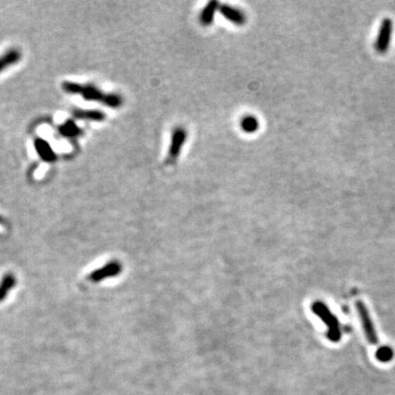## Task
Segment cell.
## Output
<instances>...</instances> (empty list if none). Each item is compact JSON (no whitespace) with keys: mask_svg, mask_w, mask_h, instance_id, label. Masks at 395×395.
Here are the masks:
<instances>
[{"mask_svg":"<svg viewBox=\"0 0 395 395\" xmlns=\"http://www.w3.org/2000/svg\"><path fill=\"white\" fill-rule=\"evenodd\" d=\"M186 139H187L186 130L182 129V127H176L173 132L172 142H170L169 151L166 160V164H168V165H173V164L177 162L181 148L186 143Z\"/></svg>","mask_w":395,"mask_h":395,"instance_id":"cell-4","label":"cell"},{"mask_svg":"<svg viewBox=\"0 0 395 395\" xmlns=\"http://www.w3.org/2000/svg\"><path fill=\"white\" fill-rule=\"evenodd\" d=\"M58 131L63 136L69 137V138L78 137L83 134V130L74 122V121H71V120L66 121L65 123L60 125L58 127Z\"/></svg>","mask_w":395,"mask_h":395,"instance_id":"cell-10","label":"cell"},{"mask_svg":"<svg viewBox=\"0 0 395 395\" xmlns=\"http://www.w3.org/2000/svg\"><path fill=\"white\" fill-rule=\"evenodd\" d=\"M218 7H220V4L217 2H210L202 10L201 15H200V22H201L203 26H210L214 20L215 12Z\"/></svg>","mask_w":395,"mask_h":395,"instance_id":"cell-9","label":"cell"},{"mask_svg":"<svg viewBox=\"0 0 395 395\" xmlns=\"http://www.w3.org/2000/svg\"><path fill=\"white\" fill-rule=\"evenodd\" d=\"M241 126L244 132L254 133L258 130L259 123H258V120L256 118L252 117V115H248V117H245L244 119L242 120Z\"/></svg>","mask_w":395,"mask_h":395,"instance_id":"cell-14","label":"cell"},{"mask_svg":"<svg viewBox=\"0 0 395 395\" xmlns=\"http://www.w3.org/2000/svg\"><path fill=\"white\" fill-rule=\"evenodd\" d=\"M392 31H393L392 20L388 19V18H385L381 23L379 34L376 36V40L374 42V50L376 52L380 54H384L388 50L392 39Z\"/></svg>","mask_w":395,"mask_h":395,"instance_id":"cell-5","label":"cell"},{"mask_svg":"<svg viewBox=\"0 0 395 395\" xmlns=\"http://www.w3.org/2000/svg\"><path fill=\"white\" fill-rule=\"evenodd\" d=\"M20 58H21V54L19 51L10 50L8 52H6L3 56H0V72H2L5 68L9 67V66L19 62Z\"/></svg>","mask_w":395,"mask_h":395,"instance_id":"cell-11","label":"cell"},{"mask_svg":"<svg viewBox=\"0 0 395 395\" xmlns=\"http://www.w3.org/2000/svg\"><path fill=\"white\" fill-rule=\"evenodd\" d=\"M356 308H357V312H358V316H359V320L362 324V330L364 332V335H366V338L369 342V344L378 345L379 337H378V335H376L373 322H372L371 318H370V314H369L367 306L364 305V303L362 301H357Z\"/></svg>","mask_w":395,"mask_h":395,"instance_id":"cell-3","label":"cell"},{"mask_svg":"<svg viewBox=\"0 0 395 395\" xmlns=\"http://www.w3.org/2000/svg\"><path fill=\"white\" fill-rule=\"evenodd\" d=\"M393 356H394V352L390 347H382L378 351H376V354H375L376 359L381 362L391 361Z\"/></svg>","mask_w":395,"mask_h":395,"instance_id":"cell-15","label":"cell"},{"mask_svg":"<svg viewBox=\"0 0 395 395\" xmlns=\"http://www.w3.org/2000/svg\"><path fill=\"white\" fill-rule=\"evenodd\" d=\"M74 115L77 119L91 120V121H103L106 119L105 114L97 110H75Z\"/></svg>","mask_w":395,"mask_h":395,"instance_id":"cell-13","label":"cell"},{"mask_svg":"<svg viewBox=\"0 0 395 395\" xmlns=\"http://www.w3.org/2000/svg\"><path fill=\"white\" fill-rule=\"evenodd\" d=\"M34 147L38 151L39 156L42 158V160L48 162V163H52V162H55L56 161V154L54 153V150L52 149L51 145L48 144L45 139L43 138H36L34 141Z\"/></svg>","mask_w":395,"mask_h":395,"instance_id":"cell-7","label":"cell"},{"mask_svg":"<svg viewBox=\"0 0 395 395\" xmlns=\"http://www.w3.org/2000/svg\"><path fill=\"white\" fill-rule=\"evenodd\" d=\"M311 309L327 326V338L332 343H338L342 339V330H340V323L336 315L333 314L328 306L322 301H315L311 306Z\"/></svg>","mask_w":395,"mask_h":395,"instance_id":"cell-2","label":"cell"},{"mask_svg":"<svg viewBox=\"0 0 395 395\" xmlns=\"http://www.w3.org/2000/svg\"><path fill=\"white\" fill-rule=\"evenodd\" d=\"M218 10L221 11V14L225 17L228 21L239 24V26H242V24H244L246 21V18L242 11L229 7V6L220 5Z\"/></svg>","mask_w":395,"mask_h":395,"instance_id":"cell-8","label":"cell"},{"mask_svg":"<svg viewBox=\"0 0 395 395\" xmlns=\"http://www.w3.org/2000/svg\"><path fill=\"white\" fill-rule=\"evenodd\" d=\"M16 285V278L11 273H7L4 278L2 282H0V302L6 299V296L10 292L11 289Z\"/></svg>","mask_w":395,"mask_h":395,"instance_id":"cell-12","label":"cell"},{"mask_svg":"<svg viewBox=\"0 0 395 395\" xmlns=\"http://www.w3.org/2000/svg\"><path fill=\"white\" fill-rule=\"evenodd\" d=\"M63 89L68 94L82 95L85 100L88 101H99L105 103L110 108H119L122 105V99L120 96L113 94H105L100 89L93 86V85H81L76 83L65 82L63 84Z\"/></svg>","mask_w":395,"mask_h":395,"instance_id":"cell-1","label":"cell"},{"mask_svg":"<svg viewBox=\"0 0 395 395\" xmlns=\"http://www.w3.org/2000/svg\"><path fill=\"white\" fill-rule=\"evenodd\" d=\"M121 271H122V265L120 264L118 260H112L105 266H102L101 268L96 269L90 273L89 279L93 282H100L105 279L112 278L119 276Z\"/></svg>","mask_w":395,"mask_h":395,"instance_id":"cell-6","label":"cell"}]
</instances>
